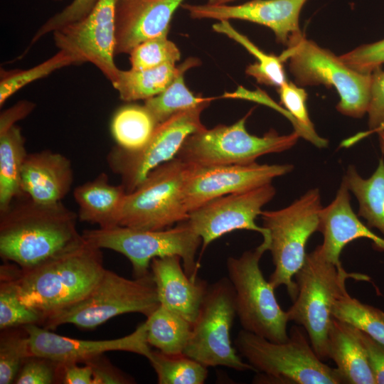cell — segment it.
I'll list each match as a JSON object with an SVG mask.
<instances>
[{"label":"cell","mask_w":384,"mask_h":384,"mask_svg":"<svg viewBox=\"0 0 384 384\" xmlns=\"http://www.w3.org/2000/svg\"><path fill=\"white\" fill-rule=\"evenodd\" d=\"M378 134V141L380 149L382 154L384 155V130L377 132Z\"/></svg>","instance_id":"cell-47"},{"label":"cell","mask_w":384,"mask_h":384,"mask_svg":"<svg viewBox=\"0 0 384 384\" xmlns=\"http://www.w3.org/2000/svg\"><path fill=\"white\" fill-rule=\"evenodd\" d=\"M178 255L154 258L151 274L160 305L179 314L191 324L198 314L209 284L201 278L193 279L181 265Z\"/></svg>","instance_id":"cell-20"},{"label":"cell","mask_w":384,"mask_h":384,"mask_svg":"<svg viewBox=\"0 0 384 384\" xmlns=\"http://www.w3.org/2000/svg\"><path fill=\"white\" fill-rule=\"evenodd\" d=\"M332 314L384 346V311L381 309L362 303L346 292L335 302Z\"/></svg>","instance_id":"cell-34"},{"label":"cell","mask_w":384,"mask_h":384,"mask_svg":"<svg viewBox=\"0 0 384 384\" xmlns=\"http://www.w3.org/2000/svg\"><path fill=\"white\" fill-rule=\"evenodd\" d=\"M30 356L28 336L23 326L1 330L0 383H14L24 360Z\"/></svg>","instance_id":"cell-37"},{"label":"cell","mask_w":384,"mask_h":384,"mask_svg":"<svg viewBox=\"0 0 384 384\" xmlns=\"http://www.w3.org/2000/svg\"><path fill=\"white\" fill-rule=\"evenodd\" d=\"M168 34L148 39L136 46L129 53L131 68L144 70L165 64L176 65L181 59V52L168 38Z\"/></svg>","instance_id":"cell-38"},{"label":"cell","mask_w":384,"mask_h":384,"mask_svg":"<svg viewBox=\"0 0 384 384\" xmlns=\"http://www.w3.org/2000/svg\"><path fill=\"white\" fill-rule=\"evenodd\" d=\"M235 316V291L229 278L209 284L183 353L208 368L220 366L255 371L232 346L230 331Z\"/></svg>","instance_id":"cell-12"},{"label":"cell","mask_w":384,"mask_h":384,"mask_svg":"<svg viewBox=\"0 0 384 384\" xmlns=\"http://www.w3.org/2000/svg\"><path fill=\"white\" fill-rule=\"evenodd\" d=\"M82 235L88 243L97 248L112 250L125 256L132 264L134 277L149 274L154 258L178 255L188 277L193 279L198 278L200 265L196 261V255L202 240L186 220L164 230H139L117 225L85 230Z\"/></svg>","instance_id":"cell-6"},{"label":"cell","mask_w":384,"mask_h":384,"mask_svg":"<svg viewBox=\"0 0 384 384\" xmlns=\"http://www.w3.org/2000/svg\"><path fill=\"white\" fill-rule=\"evenodd\" d=\"M184 0H117L115 54H129L141 43L169 33L172 16Z\"/></svg>","instance_id":"cell-19"},{"label":"cell","mask_w":384,"mask_h":384,"mask_svg":"<svg viewBox=\"0 0 384 384\" xmlns=\"http://www.w3.org/2000/svg\"><path fill=\"white\" fill-rule=\"evenodd\" d=\"M275 193L268 183L213 199L190 212L186 221L202 240L201 253L213 241L235 230L256 231L270 242L268 230L258 226L255 220Z\"/></svg>","instance_id":"cell-15"},{"label":"cell","mask_w":384,"mask_h":384,"mask_svg":"<svg viewBox=\"0 0 384 384\" xmlns=\"http://www.w3.org/2000/svg\"><path fill=\"white\" fill-rule=\"evenodd\" d=\"M343 180L359 204L358 215L366 220V225L375 228L384 235V159L368 178H362L351 165Z\"/></svg>","instance_id":"cell-27"},{"label":"cell","mask_w":384,"mask_h":384,"mask_svg":"<svg viewBox=\"0 0 384 384\" xmlns=\"http://www.w3.org/2000/svg\"><path fill=\"white\" fill-rule=\"evenodd\" d=\"M36 105L28 100H21L1 112L0 115V134L6 132L16 122L26 118L35 108Z\"/></svg>","instance_id":"cell-46"},{"label":"cell","mask_w":384,"mask_h":384,"mask_svg":"<svg viewBox=\"0 0 384 384\" xmlns=\"http://www.w3.org/2000/svg\"><path fill=\"white\" fill-rule=\"evenodd\" d=\"M339 57L352 70L371 74L384 64V39L362 45Z\"/></svg>","instance_id":"cell-40"},{"label":"cell","mask_w":384,"mask_h":384,"mask_svg":"<svg viewBox=\"0 0 384 384\" xmlns=\"http://www.w3.org/2000/svg\"><path fill=\"white\" fill-rule=\"evenodd\" d=\"M73 183L72 164L65 156L50 150L27 154L21 186L23 194L33 201L43 204L62 202Z\"/></svg>","instance_id":"cell-22"},{"label":"cell","mask_w":384,"mask_h":384,"mask_svg":"<svg viewBox=\"0 0 384 384\" xmlns=\"http://www.w3.org/2000/svg\"><path fill=\"white\" fill-rule=\"evenodd\" d=\"M359 336L366 348L375 384H384V346L360 329Z\"/></svg>","instance_id":"cell-44"},{"label":"cell","mask_w":384,"mask_h":384,"mask_svg":"<svg viewBox=\"0 0 384 384\" xmlns=\"http://www.w3.org/2000/svg\"><path fill=\"white\" fill-rule=\"evenodd\" d=\"M321 208L319 190L313 188L287 207L260 215L270 234L268 250L274 265L268 281L274 289L285 286L292 301L297 294L293 279L304 263L309 238L319 231Z\"/></svg>","instance_id":"cell-7"},{"label":"cell","mask_w":384,"mask_h":384,"mask_svg":"<svg viewBox=\"0 0 384 384\" xmlns=\"http://www.w3.org/2000/svg\"><path fill=\"white\" fill-rule=\"evenodd\" d=\"M279 58L282 62L289 60V70L298 85L335 87L340 98L336 105L340 113L353 118L367 114L371 74L352 70L339 56L304 36L287 47Z\"/></svg>","instance_id":"cell-9"},{"label":"cell","mask_w":384,"mask_h":384,"mask_svg":"<svg viewBox=\"0 0 384 384\" xmlns=\"http://www.w3.org/2000/svg\"><path fill=\"white\" fill-rule=\"evenodd\" d=\"M174 80L158 95L144 100V105L159 124L174 114L203 104H210L215 97L195 95L185 84L184 73Z\"/></svg>","instance_id":"cell-33"},{"label":"cell","mask_w":384,"mask_h":384,"mask_svg":"<svg viewBox=\"0 0 384 384\" xmlns=\"http://www.w3.org/2000/svg\"><path fill=\"white\" fill-rule=\"evenodd\" d=\"M368 134L384 130V70L380 68L371 73L370 100L367 111Z\"/></svg>","instance_id":"cell-42"},{"label":"cell","mask_w":384,"mask_h":384,"mask_svg":"<svg viewBox=\"0 0 384 384\" xmlns=\"http://www.w3.org/2000/svg\"><path fill=\"white\" fill-rule=\"evenodd\" d=\"M31 355L60 364L85 363L107 351H128L146 356L151 346L146 340V322L124 337L110 340H81L55 334L38 324L24 326Z\"/></svg>","instance_id":"cell-18"},{"label":"cell","mask_w":384,"mask_h":384,"mask_svg":"<svg viewBox=\"0 0 384 384\" xmlns=\"http://www.w3.org/2000/svg\"><path fill=\"white\" fill-rule=\"evenodd\" d=\"M269 246L270 242L263 240L239 257H228L226 266L235 291L236 315L242 329L281 343L289 338L288 315L279 306L275 289L265 279L260 267V260Z\"/></svg>","instance_id":"cell-8"},{"label":"cell","mask_w":384,"mask_h":384,"mask_svg":"<svg viewBox=\"0 0 384 384\" xmlns=\"http://www.w3.org/2000/svg\"><path fill=\"white\" fill-rule=\"evenodd\" d=\"M235 0H207V4L219 5V4H227L229 2L233 1Z\"/></svg>","instance_id":"cell-48"},{"label":"cell","mask_w":384,"mask_h":384,"mask_svg":"<svg viewBox=\"0 0 384 384\" xmlns=\"http://www.w3.org/2000/svg\"><path fill=\"white\" fill-rule=\"evenodd\" d=\"M80 65L70 54L59 50L43 63L26 70H1L0 106L24 86L70 65Z\"/></svg>","instance_id":"cell-35"},{"label":"cell","mask_w":384,"mask_h":384,"mask_svg":"<svg viewBox=\"0 0 384 384\" xmlns=\"http://www.w3.org/2000/svg\"><path fill=\"white\" fill-rule=\"evenodd\" d=\"M20 267L11 262L0 268V329L42 324L43 316L23 305L19 299L17 279Z\"/></svg>","instance_id":"cell-30"},{"label":"cell","mask_w":384,"mask_h":384,"mask_svg":"<svg viewBox=\"0 0 384 384\" xmlns=\"http://www.w3.org/2000/svg\"><path fill=\"white\" fill-rule=\"evenodd\" d=\"M278 92L282 104L289 114L294 132L318 148L328 146L329 141L315 131L306 106L307 93L292 82L286 81L279 87Z\"/></svg>","instance_id":"cell-36"},{"label":"cell","mask_w":384,"mask_h":384,"mask_svg":"<svg viewBox=\"0 0 384 384\" xmlns=\"http://www.w3.org/2000/svg\"><path fill=\"white\" fill-rule=\"evenodd\" d=\"M102 355L85 362L90 364L93 370V384L132 383V380L114 368Z\"/></svg>","instance_id":"cell-43"},{"label":"cell","mask_w":384,"mask_h":384,"mask_svg":"<svg viewBox=\"0 0 384 384\" xmlns=\"http://www.w3.org/2000/svg\"><path fill=\"white\" fill-rule=\"evenodd\" d=\"M189 164L180 159L164 163L151 171L132 192L127 193L119 225L158 230L188 219L183 186Z\"/></svg>","instance_id":"cell-11"},{"label":"cell","mask_w":384,"mask_h":384,"mask_svg":"<svg viewBox=\"0 0 384 384\" xmlns=\"http://www.w3.org/2000/svg\"><path fill=\"white\" fill-rule=\"evenodd\" d=\"M292 164H189L183 186V201L188 213L210 201L271 183L291 171Z\"/></svg>","instance_id":"cell-16"},{"label":"cell","mask_w":384,"mask_h":384,"mask_svg":"<svg viewBox=\"0 0 384 384\" xmlns=\"http://www.w3.org/2000/svg\"><path fill=\"white\" fill-rule=\"evenodd\" d=\"M145 322L150 346L166 354L183 353L191 335L192 324L161 305Z\"/></svg>","instance_id":"cell-28"},{"label":"cell","mask_w":384,"mask_h":384,"mask_svg":"<svg viewBox=\"0 0 384 384\" xmlns=\"http://www.w3.org/2000/svg\"><path fill=\"white\" fill-rule=\"evenodd\" d=\"M60 376V364L50 359L30 356L22 363L14 382L16 384H51Z\"/></svg>","instance_id":"cell-39"},{"label":"cell","mask_w":384,"mask_h":384,"mask_svg":"<svg viewBox=\"0 0 384 384\" xmlns=\"http://www.w3.org/2000/svg\"><path fill=\"white\" fill-rule=\"evenodd\" d=\"M328 358L336 365L343 383L374 384L375 378L359 329L333 318L328 334Z\"/></svg>","instance_id":"cell-23"},{"label":"cell","mask_w":384,"mask_h":384,"mask_svg":"<svg viewBox=\"0 0 384 384\" xmlns=\"http://www.w3.org/2000/svg\"><path fill=\"white\" fill-rule=\"evenodd\" d=\"M116 1L98 0L84 18L52 33L54 43L59 50L75 57L79 64L92 63L111 83L119 70L114 61Z\"/></svg>","instance_id":"cell-14"},{"label":"cell","mask_w":384,"mask_h":384,"mask_svg":"<svg viewBox=\"0 0 384 384\" xmlns=\"http://www.w3.org/2000/svg\"><path fill=\"white\" fill-rule=\"evenodd\" d=\"M27 154L25 139L18 126L0 134V212L24 195L21 180Z\"/></svg>","instance_id":"cell-26"},{"label":"cell","mask_w":384,"mask_h":384,"mask_svg":"<svg viewBox=\"0 0 384 384\" xmlns=\"http://www.w3.org/2000/svg\"><path fill=\"white\" fill-rule=\"evenodd\" d=\"M238 352L258 373L257 383H343L336 368L323 363L313 349L308 336L293 326L288 339L277 343L244 329L235 340Z\"/></svg>","instance_id":"cell-3"},{"label":"cell","mask_w":384,"mask_h":384,"mask_svg":"<svg viewBox=\"0 0 384 384\" xmlns=\"http://www.w3.org/2000/svg\"><path fill=\"white\" fill-rule=\"evenodd\" d=\"M146 358L159 384H203L208 377V367L184 353L171 355L151 349Z\"/></svg>","instance_id":"cell-31"},{"label":"cell","mask_w":384,"mask_h":384,"mask_svg":"<svg viewBox=\"0 0 384 384\" xmlns=\"http://www.w3.org/2000/svg\"><path fill=\"white\" fill-rule=\"evenodd\" d=\"M213 29L238 42L257 59V62L249 65L245 70L246 74L255 78L257 82L279 87L287 81L283 62L279 56L262 51L236 31L228 21H220L213 25Z\"/></svg>","instance_id":"cell-32"},{"label":"cell","mask_w":384,"mask_h":384,"mask_svg":"<svg viewBox=\"0 0 384 384\" xmlns=\"http://www.w3.org/2000/svg\"><path fill=\"white\" fill-rule=\"evenodd\" d=\"M159 305L151 272L130 279L105 269L96 286L85 297L47 316L42 324L49 330L63 324L90 330L124 314L139 313L147 318Z\"/></svg>","instance_id":"cell-5"},{"label":"cell","mask_w":384,"mask_h":384,"mask_svg":"<svg viewBox=\"0 0 384 384\" xmlns=\"http://www.w3.org/2000/svg\"><path fill=\"white\" fill-rule=\"evenodd\" d=\"M98 0H73L58 13L49 18L36 32L31 41L34 44L45 35L68 23L78 21L87 16Z\"/></svg>","instance_id":"cell-41"},{"label":"cell","mask_w":384,"mask_h":384,"mask_svg":"<svg viewBox=\"0 0 384 384\" xmlns=\"http://www.w3.org/2000/svg\"><path fill=\"white\" fill-rule=\"evenodd\" d=\"M209 105L180 112L158 124L148 142L138 150L128 151L116 145L109 151L107 164L120 177L127 193L154 169L175 159L188 136L206 128L201 115Z\"/></svg>","instance_id":"cell-13"},{"label":"cell","mask_w":384,"mask_h":384,"mask_svg":"<svg viewBox=\"0 0 384 384\" xmlns=\"http://www.w3.org/2000/svg\"><path fill=\"white\" fill-rule=\"evenodd\" d=\"M127 193L122 184L110 183L107 175L100 173L94 179L78 186L73 191V197L79 208L78 219L96 224L100 228L119 225Z\"/></svg>","instance_id":"cell-24"},{"label":"cell","mask_w":384,"mask_h":384,"mask_svg":"<svg viewBox=\"0 0 384 384\" xmlns=\"http://www.w3.org/2000/svg\"><path fill=\"white\" fill-rule=\"evenodd\" d=\"M53 1H62V0H53Z\"/></svg>","instance_id":"cell-49"},{"label":"cell","mask_w":384,"mask_h":384,"mask_svg":"<svg viewBox=\"0 0 384 384\" xmlns=\"http://www.w3.org/2000/svg\"><path fill=\"white\" fill-rule=\"evenodd\" d=\"M307 1L251 0L238 5L206 3L182 4L181 6L194 19H238L267 26L274 32L277 43L289 47L304 36L299 21Z\"/></svg>","instance_id":"cell-17"},{"label":"cell","mask_w":384,"mask_h":384,"mask_svg":"<svg viewBox=\"0 0 384 384\" xmlns=\"http://www.w3.org/2000/svg\"><path fill=\"white\" fill-rule=\"evenodd\" d=\"M252 110L232 125L219 124L188 136L176 157L196 166L250 164L265 154L289 149L297 142L296 132L280 135L271 129L262 137L248 133L245 122Z\"/></svg>","instance_id":"cell-10"},{"label":"cell","mask_w":384,"mask_h":384,"mask_svg":"<svg viewBox=\"0 0 384 384\" xmlns=\"http://www.w3.org/2000/svg\"><path fill=\"white\" fill-rule=\"evenodd\" d=\"M60 378L65 384H93V370L90 364L79 366L75 363L60 364Z\"/></svg>","instance_id":"cell-45"},{"label":"cell","mask_w":384,"mask_h":384,"mask_svg":"<svg viewBox=\"0 0 384 384\" xmlns=\"http://www.w3.org/2000/svg\"><path fill=\"white\" fill-rule=\"evenodd\" d=\"M198 60L189 58L180 65L165 64L144 70H120L113 82L119 98L126 102L148 100L162 92L181 73L198 65Z\"/></svg>","instance_id":"cell-25"},{"label":"cell","mask_w":384,"mask_h":384,"mask_svg":"<svg viewBox=\"0 0 384 384\" xmlns=\"http://www.w3.org/2000/svg\"><path fill=\"white\" fill-rule=\"evenodd\" d=\"M157 125L144 105H127L114 112L110 132L117 146L135 151L148 142Z\"/></svg>","instance_id":"cell-29"},{"label":"cell","mask_w":384,"mask_h":384,"mask_svg":"<svg viewBox=\"0 0 384 384\" xmlns=\"http://www.w3.org/2000/svg\"><path fill=\"white\" fill-rule=\"evenodd\" d=\"M105 270L101 249L84 239L32 268H21L17 279L20 301L44 319L85 297Z\"/></svg>","instance_id":"cell-2"},{"label":"cell","mask_w":384,"mask_h":384,"mask_svg":"<svg viewBox=\"0 0 384 384\" xmlns=\"http://www.w3.org/2000/svg\"><path fill=\"white\" fill-rule=\"evenodd\" d=\"M319 231L324 237L319 247L324 257L335 264H341L339 258L343 247L357 239L370 240L375 249L384 251V239L373 233L353 212L349 190L343 180L333 201L320 210Z\"/></svg>","instance_id":"cell-21"},{"label":"cell","mask_w":384,"mask_h":384,"mask_svg":"<svg viewBox=\"0 0 384 384\" xmlns=\"http://www.w3.org/2000/svg\"><path fill=\"white\" fill-rule=\"evenodd\" d=\"M78 216L62 202L43 204L23 195L0 212V255L32 268L82 242Z\"/></svg>","instance_id":"cell-1"},{"label":"cell","mask_w":384,"mask_h":384,"mask_svg":"<svg viewBox=\"0 0 384 384\" xmlns=\"http://www.w3.org/2000/svg\"><path fill=\"white\" fill-rule=\"evenodd\" d=\"M294 277L297 294L287 311L289 321L303 327L316 355L322 361L327 360L328 334L335 302L347 292V279L368 281L369 277L346 272L341 264L326 258L319 246L306 254Z\"/></svg>","instance_id":"cell-4"}]
</instances>
